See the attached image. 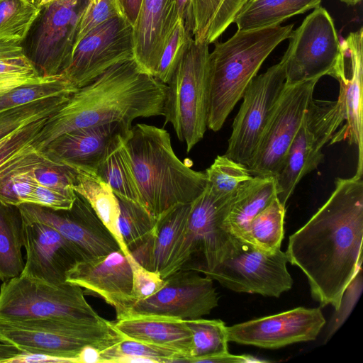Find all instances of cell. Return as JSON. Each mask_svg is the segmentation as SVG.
Here are the masks:
<instances>
[{
	"label": "cell",
	"instance_id": "cell-56",
	"mask_svg": "<svg viewBox=\"0 0 363 363\" xmlns=\"http://www.w3.org/2000/svg\"><path fill=\"white\" fill-rule=\"evenodd\" d=\"M88 1H91V0H88Z\"/></svg>",
	"mask_w": 363,
	"mask_h": 363
},
{
	"label": "cell",
	"instance_id": "cell-21",
	"mask_svg": "<svg viewBox=\"0 0 363 363\" xmlns=\"http://www.w3.org/2000/svg\"><path fill=\"white\" fill-rule=\"evenodd\" d=\"M66 281L101 297L115 308L117 319L127 315L136 302L130 265L121 250L78 262L68 272Z\"/></svg>",
	"mask_w": 363,
	"mask_h": 363
},
{
	"label": "cell",
	"instance_id": "cell-36",
	"mask_svg": "<svg viewBox=\"0 0 363 363\" xmlns=\"http://www.w3.org/2000/svg\"><path fill=\"white\" fill-rule=\"evenodd\" d=\"M119 229L130 253L135 251L152 235L157 220L140 203L118 198Z\"/></svg>",
	"mask_w": 363,
	"mask_h": 363
},
{
	"label": "cell",
	"instance_id": "cell-27",
	"mask_svg": "<svg viewBox=\"0 0 363 363\" xmlns=\"http://www.w3.org/2000/svg\"><path fill=\"white\" fill-rule=\"evenodd\" d=\"M72 189L91 205L98 217L117 241L121 250L129 254L119 229L120 205L110 186L94 171L74 168Z\"/></svg>",
	"mask_w": 363,
	"mask_h": 363
},
{
	"label": "cell",
	"instance_id": "cell-50",
	"mask_svg": "<svg viewBox=\"0 0 363 363\" xmlns=\"http://www.w3.org/2000/svg\"><path fill=\"white\" fill-rule=\"evenodd\" d=\"M77 363H101V350L87 345L82 348L77 357Z\"/></svg>",
	"mask_w": 363,
	"mask_h": 363
},
{
	"label": "cell",
	"instance_id": "cell-46",
	"mask_svg": "<svg viewBox=\"0 0 363 363\" xmlns=\"http://www.w3.org/2000/svg\"><path fill=\"white\" fill-rule=\"evenodd\" d=\"M255 0H216L217 6L207 32L210 41H216L234 23L237 16Z\"/></svg>",
	"mask_w": 363,
	"mask_h": 363
},
{
	"label": "cell",
	"instance_id": "cell-35",
	"mask_svg": "<svg viewBox=\"0 0 363 363\" xmlns=\"http://www.w3.org/2000/svg\"><path fill=\"white\" fill-rule=\"evenodd\" d=\"M285 206L277 197L250 222L247 234V242L267 251L280 249L284 236Z\"/></svg>",
	"mask_w": 363,
	"mask_h": 363
},
{
	"label": "cell",
	"instance_id": "cell-43",
	"mask_svg": "<svg viewBox=\"0 0 363 363\" xmlns=\"http://www.w3.org/2000/svg\"><path fill=\"white\" fill-rule=\"evenodd\" d=\"M29 172L40 185L60 190L73 189L76 170L70 166L46 157L34 164Z\"/></svg>",
	"mask_w": 363,
	"mask_h": 363
},
{
	"label": "cell",
	"instance_id": "cell-2",
	"mask_svg": "<svg viewBox=\"0 0 363 363\" xmlns=\"http://www.w3.org/2000/svg\"><path fill=\"white\" fill-rule=\"evenodd\" d=\"M167 85L145 71L135 58L108 68L78 88L47 118L33 147L41 150L71 130L109 123L132 126L138 118L164 116Z\"/></svg>",
	"mask_w": 363,
	"mask_h": 363
},
{
	"label": "cell",
	"instance_id": "cell-4",
	"mask_svg": "<svg viewBox=\"0 0 363 363\" xmlns=\"http://www.w3.org/2000/svg\"><path fill=\"white\" fill-rule=\"evenodd\" d=\"M293 27L289 24L238 30L226 41L215 43L208 55V129H221L264 60L290 38Z\"/></svg>",
	"mask_w": 363,
	"mask_h": 363
},
{
	"label": "cell",
	"instance_id": "cell-38",
	"mask_svg": "<svg viewBox=\"0 0 363 363\" xmlns=\"http://www.w3.org/2000/svg\"><path fill=\"white\" fill-rule=\"evenodd\" d=\"M72 94L43 99L0 112V141L32 122L51 116Z\"/></svg>",
	"mask_w": 363,
	"mask_h": 363
},
{
	"label": "cell",
	"instance_id": "cell-44",
	"mask_svg": "<svg viewBox=\"0 0 363 363\" xmlns=\"http://www.w3.org/2000/svg\"><path fill=\"white\" fill-rule=\"evenodd\" d=\"M362 287L363 277L361 267L342 294L339 306L335 310V313L329 322L325 342H327L346 321L360 297Z\"/></svg>",
	"mask_w": 363,
	"mask_h": 363
},
{
	"label": "cell",
	"instance_id": "cell-53",
	"mask_svg": "<svg viewBox=\"0 0 363 363\" xmlns=\"http://www.w3.org/2000/svg\"><path fill=\"white\" fill-rule=\"evenodd\" d=\"M53 1H55V0H40V1L38 4V6H40V8H42L44 6L51 3Z\"/></svg>",
	"mask_w": 363,
	"mask_h": 363
},
{
	"label": "cell",
	"instance_id": "cell-25",
	"mask_svg": "<svg viewBox=\"0 0 363 363\" xmlns=\"http://www.w3.org/2000/svg\"><path fill=\"white\" fill-rule=\"evenodd\" d=\"M191 203L178 204L163 214L147 241L130 253L143 267L162 276L184 232Z\"/></svg>",
	"mask_w": 363,
	"mask_h": 363
},
{
	"label": "cell",
	"instance_id": "cell-45",
	"mask_svg": "<svg viewBox=\"0 0 363 363\" xmlns=\"http://www.w3.org/2000/svg\"><path fill=\"white\" fill-rule=\"evenodd\" d=\"M132 272V293L136 301L145 299L161 289L165 279L143 267L130 253L125 255Z\"/></svg>",
	"mask_w": 363,
	"mask_h": 363
},
{
	"label": "cell",
	"instance_id": "cell-47",
	"mask_svg": "<svg viewBox=\"0 0 363 363\" xmlns=\"http://www.w3.org/2000/svg\"><path fill=\"white\" fill-rule=\"evenodd\" d=\"M76 197L73 189L60 190L38 184L29 203L53 209H69Z\"/></svg>",
	"mask_w": 363,
	"mask_h": 363
},
{
	"label": "cell",
	"instance_id": "cell-7",
	"mask_svg": "<svg viewBox=\"0 0 363 363\" xmlns=\"http://www.w3.org/2000/svg\"><path fill=\"white\" fill-rule=\"evenodd\" d=\"M209 52L208 43L194 40L167 84L165 123L172 124L188 152L208 128Z\"/></svg>",
	"mask_w": 363,
	"mask_h": 363
},
{
	"label": "cell",
	"instance_id": "cell-12",
	"mask_svg": "<svg viewBox=\"0 0 363 363\" xmlns=\"http://www.w3.org/2000/svg\"><path fill=\"white\" fill-rule=\"evenodd\" d=\"M283 60L286 83L320 79L330 75L341 53L333 20L328 11L318 6L292 30Z\"/></svg>",
	"mask_w": 363,
	"mask_h": 363
},
{
	"label": "cell",
	"instance_id": "cell-19",
	"mask_svg": "<svg viewBox=\"0 0 363 363\" xmlns=\"http://www.w3.org/2000/svg\"><path fill=\"white\" fill-rule=\"evenodd\" d=\"M325 319L320 308L298 307L227 327L229 342L277 349L316 339Z\"/></svg>",
	"mask_w": 363,
	"mask_h": 363
},
{
	"label": "cell",
	"instance_id": "cell-26",
	"mask_svg": "<svg viewBox=\"0 0 363 363\" xmlns=\"http://www.w3.org/2000/svg\"><path fill=\"white\" fill-rule=\"evenodd\" d=\"M277 197L275 177L254 176L237 191L224 219L233 235L247 240L252 220Z\"/></svg>",
	"mask_w": 363,
	"mask_h": 363
},
{
	"label": "cell",
	"instance_id": "cell-30",
	"mask_svg": "<svg viewBox=\"0 0 363 363\" xmlns=\"http://www.w3.org/2000/svg\"><path fill=\"white\" fill-rule=\"evenodd\" d=\"M322 0H255L237 16L238 30L279 25L286 19L320 6Z\"/></svg>",
	"mask_w": 363,
	"mask_h": 363
},
{
	"label": "cell",
	"instance_id": "cell-10",
	"mask_svg": "<svg viewBox=\"0 0 363 363\" xmlns=\"http://www.w3.org/2000/svg\"><path fill=\"white\" fill-rule=\"evenodd\" d=\"M288 262L280 249L267 251L238 238L230 254L204 275L236 292L279 297L293 285Z\"/></svg>",
	"mask_w": 363,
	"mask_h": 363
},
{
	"label": "cell",
	"instance_id": "cell-22",
	"mask_svg": "<svg viewBox=\"0 0 363 363\" xmlns=\"http://www.w3.org/2000/svg\"><path fill=\"white\" fill-rule=\"evenodd\" d=\"M131 128L114 122L75 129L57 136L40 151L53 162L96 172L112 138Z\"/></svg>",
	"mask_w": 363,
	"mask_h": 363
},
{
	"label": "cell",
	"instance_id": "cell-3",
	"mask_svg": "<svg viewBox=\"0 0 363 363\" xmlns=\"http://www.w3.org/2000/svg\"><path fill=\"white\" fill-rule=\"evenodd\" d=\"M141 204L155 218L175 206L193 202L205 189V172L176 155L169 133L145 123L132 126L126 138Z\"/></svg>",
	"mask_w": 363,
	"mask_h": 363
},
{
	"label": "cell",
	"instance_id": "cell-51",
	"mask_svg": "<svg viewBox=\"0 0 363 363\" xmlns=\"http://www.w3.org/2000/svg\"><path fill=\"white\" fill-rule=\"evenodd\" d=\"M190 0H173V15L176 22L183 19Z\"/></svg>",
	"mask_w": 363,
	"mask_h": 363
},
{
	"label": "cell",
	"instance_id": "cell-40",
	"mask_svg": "<svg viewBox=\"0 0 363 363\" xmlns=\"http://www.w3.org/2000/svg\"><path fill=\"white\" fill-rule=\"evenodd\" d=\"M193 41L183 19H179L163 48L155 77L167 84Z\"/></svg>",
	"mask_w": 363,
	"mask_h": 363
},
{
	"label": "cell",
	"instance_id": "cell-39",
	"mask_svg": "<svg viewBox=\"0 0 363 363\" xmlns=\"http://www.w3.org/2000/svg\"><path fill=\"white\" fill-rule=\"evenodd\" d=\"M207 186L220 196L234 195L238 189L254 176L248 167L225 155H218L205 171Z\"/></svg>",
	"mask_w": 363,
	"mask_h": 363
},
{
	"label": "cell",
	"instance_id": "cell-33",
	"mask_svg": "<svg viewBox=\"0 0 363 363\" xmlns=\"http://www.w3.org/2000/svg\"><path fill=\"white\" fill-rule=\"evenodd\" d=\"M77 89L63 74L21 84L0 91V112L43 99L71 94Z\"/></svg>",
	"mask_w": 363,
	"mask_h": 363
},
{
	"label": "cell",
	"instance_id": "cell-31",
	"mask_svg": "<svg viewBox=\"0 0 363 363\" xmlns=\"http://www.w3.org/2000/svg\"><path fill=\"white\" fill-rule=\"evenodd\" d=\"M101 363L185 362L179 352L157 345L123 338L101 350Z\"/></svg>",
	"mask_w": 363,
	"mask_h": 363
},
{
	"label": "cell",
	"instance_id": "cell-14",
	"mask_svg": "<svg viewBox=\"0 0 363 363\" xmlns=\"http://www.w3.org/2000/svg\"><path fill=\"white\" fill-rule=\"evenodd\" d=\"M285 85V63L282 58L252 80L234 119L225 155L249 166Z\"/></svg>",
	"mask_w": 363,
	"mask_h": 363
},
{
	"label": "cell",
	"instance_id": "cell-8",
	"mask_svg": "<svg viewBox=\"0 0 363 363\" xmlns=\"http://www.w3.org/2000/svg\"><path fill=\"white\" fill-rule=\"evenodd\" d=\"M0 339L22 353L39 354L77 362L83 347L94 346L101 350L122 339L111 322L84 325L45 320H4L0 318Z\"/></svg>",
	"mask_w": 363,
	"mask_h": 363
},
{
	"label": "cell",
	"instance_id": "cell-1",
	"mask_svg": "<svg viewBox=\"0 0 363 363\" xmlns=\"http://www.w3.org/2000/svg\"><path fill=\"white\" fill-rule=\"evenodd\" d=\"M335 184L325 203L289 237L285 252L306 275L313 298L336 310L362 267L363 181L354 175L337 178Z\"/></svg>",
	"mask_w": 363,
	"mask_h": 363
},
{
	"label": "cell",
	"instance_id": "cell-54",
	"mask_svg": "<svg viewBox=\"0 0 363 363\" xmlns=\"http://www.w3.org/2000/svg\"><path fill=\"white\" fill-rule=\"evenodd\" d=\"M64 2H78L79 0H60Z\"/></svg>",
	"mask_w": 363,
	"mask_h": 363
},
{
	"label": "cell",
	"instance_id": "cell-6",
	"mask_svg": "<svg viewBox=\"0 0 363 363\" xmlns=\"http://www.w3.org/2000/svg\"><path fill=\"white\" fill-rule=\"evenodd\" d=\"M0 318L84 325L108 322L86 301L79 286L67 281L50 284L21 276L3 281L1 285Z\"/></svg>",
	"mask_w": 363,
	"mask_h": 363
},
{
	"label": "cell",
	"instance_id": "cell-16",
	"mask_svg": "<svg viewBox=\"0 0 363 363\" xmlns=\"http://www.w3.org/2000/svg\"><path fill=\"white\" fill-rule=\"evenodd\" d=\"M18 207L24 218L46 223L57 230L77 247L83 260L121 250L91 205L77 193L69 209H53L30 203H23Z\"/></svg>",
	"mask_w": 363,
	"mask_h": 363
},
{
	"label": "cell",
	"instance_id": "cell-9",
	"mask_svg": "<svg viewBox=\"0 0 363 363\" xmlns=\"http://www.w3.org/2000/svg\"><path fill=\"white\" fill-rule=\"evenodd\" d=\"M345 121L341 101L312 99L275 177L277 198L286 203L301 179L324 160L323 147Z\"/></svg>",
	"mask_w": 363,
	"mask_h": 363
},
{
	"label": "cell",
	"instance_id": "cell-34",
	"mask_svg": "<svg viewBox=\"0 0 363 363\" xmlns=\"http://www.w3.org/2000/svg\"><path fill=\"white\" fill-rule=\"evenodd\" d=\"M43 79L26 56L22 43L0 39V91Z\"/></svg>",
	"mask_w": 363,
	"mask_h": 363
},
{
	"label": "cell",
	"instance_id": "cell-13",
	"mask_svg": "<svg viewBox=\"0 0 363 363\" xmlns=\"http://www.w3.org/2000/svg\"><path fill=\"white\" fill-rule=\"evenodd\" d=\"M319 79L286 83L247 167L252 176L276 177L279 174Z\"/></svg>",
	"mask_w": 363,
	"mask_h": 363
},
{
	"label": "cell",
	"instance_id": "cell-24",
	"mask_svg": "<svg viewBox=\"0 0 363 363\" xmlns=\"http://www.w3.org/2000/svg\"><path fill=\"white\" fill-rule=\"evenodd\" d=\"M113 328L125 339L166 347L186 359L190 357L191 333L185 320L150 314H128L111 322Z\"/></svg>",
	"mask_w": 363,
	"mask_h": 363
},
{
	"label": "cell",
	"instance_id": "cell-41",
	"mask_svg": "<svg viewBox=\"0 0 363 363\" xmlns=\"http://www.w3.org/2000/svg\"><path fill=\"white\" fill-rule=\"evenodd\" d=\"M120 16H123L118 0L88 1L78 21L74 45L96 27Z\"/></svg>",
	"mask_w": 363,
	"mask_h": 363
},
{
	"label": "cell",
	"instance_id": "cell-20",
	"mask_svg": "<svg viewBox=\"0 0 363 363\" xmlns=\"http://www.w3.org/2000/svg\"><path fill=\"white\" fill-rule=\"evenodd\" d=\"M26 259L21 277L50 284L67 282L68 272L83 257L57 230L23 217Z\"/></svg>",
	"mask_w": 363,
	"mask_h": 363
},
{
	"label": "cell",
	"instance_id": "cell-15",
	"mask_svg": "<svg viewBox=\"0 0 363 363\" xmlns=\"http://www.w3.org/2000/svg\"><path fill=\"white\" fill-rule=\"evenodd\" d=\"M133 27L116 17L96 27L74 46L63 74L80 88L119 62L135 58Z\"/></svg>",
	"mask_w": 363,
	"mask_h": 363
},
{
	"label": "cell",
	"instance_id": "cell-49",
	"mask_svg": "<svg viewBox=\"0 0 363 363\" xmlns=\"http://www.w3.org/2000/svg\"><path fill=\"white\" fill-rule=\"evenodd\" d=\"M257 362H262V360L250 355H235L230 354L229 352L225 354L206 357L201 361V362L209 363H247Z\"/></svg>",
	"mask_w": 363,
	"mask_h": 363
},
{
	"label": "cell",
	"instance_id": "cell-11",
	"mask_svg": "<svg viewBox=\"0 0 363 363\" xmlns=\"http://www.w3.org/2000/svg\"><path fill=\"white\" fill-rule=\"evenodd\" d=\"M79 3L55 0L42 7L23 42L26 56L41 77L62 75L67 68L84 7L79 8Z\"/></svg>",
	"mask_w": 363,
	"mask_h": 363
},
{
	"label": "cell",
	"instance_id": "cell-29",
	"mask_svg": "<svg viewBox=\"0 0 363 363\" xmlns=\"http://www.w3.org/2000/svg\"><path fill=\"white\" fill-rule=\"evenodd\" d=\"M23 219L18 206L0 201V280L20 277L25 262Z\"/></svg>",
	"mask_w": 363,
	"mask_h": 363
},
{
	"label": "cell",
	"instance_id": "cell-32",
	"mask_svg": "<svg viewBox=\"0 0 363 363\" xmlns=\"http://www.w3.org/2000/svg\"><path fill=\"white\" fill-rule=\"evenodd\" d=\"M191 333V349L186 362L199 363L203 359L228 353L227 326L219 319L201 318L185 320Z\"/></svg>",
	"mask_w": 363,
	"mask_h": 363
},
{
	"label": "cell",
	"instance_id": "cell-17",
	"mask_svg": "<svg viewBox=\"0 0 363 363\" xmlns=\"http://www.w3.org/2000/svg\"><path fill=\"white\" fill-rule=\"evenodd\" d=\"M218 304V296L211 278L194 270L179 269L166 277L164 286L155 294L135 302L127 315L196 319L209 314Z\"/></svg>",
	"mask_w": 363,
	"mask_h": 363
},
{
	"label": "cell",
	"instance_id": "cell-52",
	"mask_svg": "<svg viewBox=\"0 0 363 363\" xmlns=\"http://www.w3.org/2000/svg\"><path fill=\"white\" fill-rule=\"evenodd\" d=\"M347 5L352 6L359 3L362 0H340Z\"/></svg>",
	"mask_w": 363,
	"mask_h": 363
},
{
	"label": "cell",
	"instance_id": "cell-5",
	"mask_svg": "<svg viewBox=\"0 0 363 363\" xmlns=\"http://www.w3.org/2000/svg\"><path fill=\"white\" fill-rule=\"evenodd\" d=\"M234 195L218 196L206 185L191 202L186 228L162 278L179 269L205 274L230 255L238 238L225 228L223 222Z\"/></svg>",
	"mask_w": 363,
	"mask_h": 363
},
{
	"label": "cell",
	"instance_id": "cell-42",
	"mask_svg": "<svg viewBox=\"0 0 363 363\" xmlns=\"http://www.w3.org/2000/svg\"><path fill=\"white\" fill-rule=\"evenodd\" d=\"M50 116L38 119L0 141V167L16 157L35 148L33 143Z\"/></svg>",
	"mask_w": 363,
	"mask_h": 363
},
{
	"label": "cell",
	"instance_id": "cell-23",
	"mask_svg": "<svg viewBox=\"0 0 363 363\" xmlns=\"http://www.w3.org/2000/svg\"><path fill=\"white\" fill-rule=\"evenodd\" d=\"M173 0H143L133 27L135 59L155 76L163 48L175 25Z\"/></svg>",
	"mask_w": 363,
	"mask_h": 363
},
{
	"label": "cell",
	"instance_id": "cell-48",
	"mask_svg": "<svg viewBox=\"0 0 363 363\" xmlns=\"http://www.w3.org/2000/svg\"><path fill=\"white\" fill-rule=\"evenodd\" d=\"M123 17L135 26L140 11L143 0H118Z\"/></svg>",
	"mask_w": 363,
	"mask_h": 363
},
{
	"label": "cell",
	"instance_id": "cell-37",
	"mask_svg": "<svg viewBox=\"0 0 363 363\" xmlns=\"http://www.w3.org/2000/svg\"><path fill=\"white\" fill-rule=\"evenodd\" d=\"M40 10L36 0H0V39L23 43Z\"/></svg>",
	"mask_w": 363,
	"mask_h": 363
},
{
	"label": "cell",
	"instance_id": "cell-18",
	"mask_svg": "<svg viewBox=\"0 0 363 363\" xmlns=\"http://www.w3.org/2000/svg\"><path fill=\"white\" fill-rule=\"evenodd\" d=\"M341 53L330 76L339 83V99L343 106L345 125L330 140V144L347 140L357 147L356 176L363 174V28L351 32L340 41Z\"/></svg>",
	"mask_w": 363,
	"mask_h": 363
},
{
	"label": "cell",
	"instance_id": "cell-55",
	"mask_svg": "<svg viewBox=\"0 0 363 363\" xmlns=\"http://www.w3.org/2000/svg\"><path fill=\"white\" fill-rule=\"evenodd\" d=\"M36 1L39 4V2L40 1V0H36Z\"/></svg>",
	"mask_w": 363,
	"mask_h": 363
},
{
	"label": "cell",
	"instance_id": "cell-28",
	"mask_svg": "<svg viewBox=\"0 0 363 363\" xmlns=\"http://www.w3.org/2000/svg\"><path fill=\"white\" fill-rule=\"evenodd\" d=\"M129 130L118 133L112 138L96 173L110 186L117 197L141 204L130 157L125 145Z\"/></svg>",
	"mask_w": 363,
	"mask_h": 363
}]
</instances>
